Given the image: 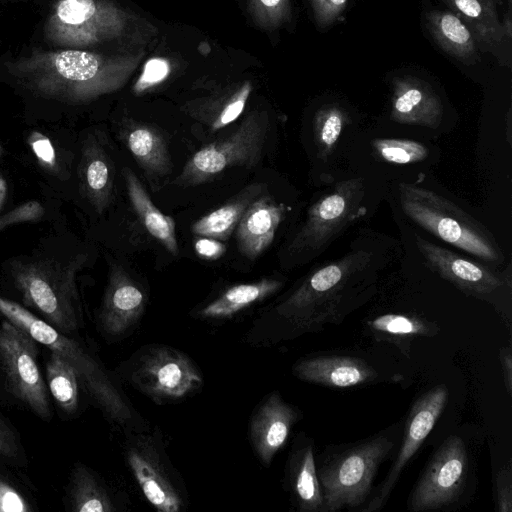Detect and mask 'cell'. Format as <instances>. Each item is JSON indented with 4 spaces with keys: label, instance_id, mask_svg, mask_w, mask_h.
<instances>
[{
    "label": "cell",
    "instance_id": "cell-17",
    "mask_svg": "<svg viewBox=\"0 0 512 512\" xmlns=\"http://www.w3.org/2000/svg\"><path fill=\"white\" fill-rule=\"evenodd\" d=\"M443 112L440 97L425 81L414 76L393 80L390 111L393 121L435 129L442 120Z\"/></svg>",
    "mask_w": 512,
    "mask_h": 512
},
{
    "label": "cell",
    "instance_id": "cell-35",
    "mask_svg": "<svg viewBox=\"0 0 512 512\" xmlns=\"http://www.w3.org/2000/svg\"><path fill=\"white\" fill-rule=\"evenodd\" d=\"M495 496L497 511L512 512V465L510 460L496 475Z\"/></svg>",
    "mask_w": 512,
    "mask_h": 512
},
{
    "label": "cell",
    "instance_id": "cell-27",
    "mask_svg": "<svg viewBox=\"0 0 512 512\" xmlns=\"http://www.w3.org/2000/svg\"><path fill=\"white\" fill-rule=\"evenodd\" d=\"M263 185L255 183L244 188L231 201L204 215L192 225V232L217 240H227L247 207L261 194Z\"/></svg>",
    "mask_w": 512,
    "mask_h": 512
},
{
    "label": "cell",
    "instance_id": "cell-39",
    "mask_svg": "<svg viewBox=\"0 0 512 512\" xmlns=\"http://www.w3.org/2000/svg\"><path fill=\"white\" fill-rule=\"evenodd\" d=\"M24 498L11 485L0 478V512H28Z\"/></svg>",
    "mask_w": 512,
    "mask_h": 512
},
{
    "label": "cell",
    "instance_id": "cell-11",
    "mask_svg": "<svg viewBox=\"0 0 512 512\" xmlns=\"http://www.w3.org/2000/svg\"><path fill=\"white\" fill-rule=\"evenodd\" d=\"M468 472L464 441L448 437L437 449L415 486L409 502L413 512L440 509L456 502Z\"/></svg>",
    "mask_w": 512,
    "mask_h": 512
},
{
    "label": "cell",
    "instance_id": "cell-34",
    "mask_svg": "<svg viewBox=\"0 0 512 512\" xmlns=\"http://www.w3.org/2000/svg\"><path fill=\"white\" fill-rule=\"evenodd\" d=\"M44 215V208L38 201H28L0 216V230L21 222L37 221Z\"/></svg>",
    "mask_w": 512,
    "mask_h": 512
},
{
    "label": "cell",
    "instance_id": "cell-25",
    "mask_svg": "<svg viewBox=\"0 0 512 512\" xmlns=\"http://www.w3.org/2000/svg\"><path fill=\"white\" fill-rule=\"evenodd\" d=\"M128 197L133 210L146 230L162 244L166 250L176 256L179 253L175 233V222L163 214L152 202L137 176L129 169L122 170Z\"/></svg>",
    "mask_w": 512,
    "mask_h": 512
},
{
    "label": "cell",
    "instance_id": "cell-15",
    "mask_svg": "<svg viewBox=\"0 0 512 512\" xmlns=\"http://www.w3.org/2000/svg\"><path fill=\"white\" fill-rule=\"evenodd\" d=\"M146 301L143 290L129 274L113 266L99 313L101 328L109 336H124L140 320Z\"/></svg>",
    "mask_w": 512,
    "mask_h": 512
},
{
    "label": "cell",
    "instance_id": "cell-33",
    "mask_svg": "<svg viewBox=\"0 0 512 512\" xmlns=\"http://www.w3.org/2000/svg\"><path fill=\"white\" fill-rule=\"evenodd\" d=\"M251 87L246 84L237 92L228 104L224 106L218 116L211 123L213 131L220 130L235 121L242 113Z\"/></svg>",
    "mask_w": 512,
    "mask_h": 512
},
{
    "label": "cell",
    "instance_id": "cell-41",
    "mask_svg": "<svg viewBox=\"0 0 512 512\" xmlns=\"http://www.w3.org/2000/svg\"><path fill=\"white\" fill-rule=\"evenodd\" d=\"M17 451L16 437L0 415V455L4 457H15Z\"/></svg>",
    "mask_w": 512,
    "mask_h": 512
},
{
    "label": "cell",
    "instance_id": "cell-29",
    "mask_svg": "<svg viewBox=\"0 0 512 512\" xmlns=\"http://www.w3.org/2000/svg\"><path fill=\"white\" fill-rule=\"evenodd\" d=\"M70 502L77 512H111L115 508L107 493L85 466L78 465L72 472Z\"/></svg>",
    "mask_w": 512,
    "mask_h": 512
},
{
    "label": "cell",
    "instance_id": "cell-37",
    "mask_svg": "<svg viewBox=\"0 0 512 512\" xmlns=\"http://www.w3.org/2000/svg\"><path fill=\"white\" fill-rule=\"evenodd\" d=\"M348 0H311L315 19L321 28H327L338 20L346 9Z\"/></svg>",
    "mask_w": 512,
    "mask_h": 512
},
{
    "label": "cell",
    "instance_id": "cell-6",
    "mask_svg": "<svg viewBox=\"0 0 512 512\" xmlns=\"http://www.w3.org/2000/svg\"><path fill=\"white\" fill-rule=\"evenodd\" d=\"M394 446L392 433H380L327 458L317 469L324 512L363 505L380 464Z\"/></svg>",
    "mask_w": 512,
    "mask_h": 512
},
{
    "label": "cell",
    "instance_id": "cell-22",
    "mask_svg": "<svg viewBox=\"0 0 512 512\" xmlns=\"http://www.w3.org/2000/svg\"><path fill=\"white\" fill-rule=\"evenodd\" d=\"M287 481L298 510L324 512V499L318 479L314 449L310 441H305L291 453Z\"/></svg>",
    "mask_w": 512,
    "mask_h": 512
},
{
    "label": "cell",
    "instance_id": "cell-40",
    "mask_svg": "<svg viewBox=\"0 0 512 512\" xmlns=\"http://www.w3.org/2000/svg\"><path fill=\"white\" fill-rule=\"evenodd\" d=\"M196 253L202 258L216 260L226 251V246L217 239L202 236L194 242Z\"/></svg>",
    "mask_w": 512,
    "mask_h": 512
},
{
    "label": "cell",
    "instance_id": "cell-46",
    "mask_svg": "<svg viewBox=\"0 0 512 512\" xmlns=\"http://www.w3.org/2000/svg\"><path fill=\"white\" fill-rule=\"evenodd\" d=\"M506 1L508 2L509 6H510L511 5V0H506Z\"/></svg>",
    "mask_w": 512,
    "mask_h": 512
},
{
    "label": "cell",
    "instance_id": "cell-2",
    "mask_svg": "<svg viewBox=\"0 0 512 512\" xmlns=\"http://www.w3.org/2000/svg\"><path fill=\"white\" fill-rule=\"evenodd\" d=\"M86 261L77 255L66 263L55 260L14 261L11 275L25 304L62 333L75 330L81 320L76 274Z\"/></svg>",
    "mask_w": 512,
    "mask_h": 512
},
{
    "label": "cell",
    "instance_id": "cell-13",
    "mask_svg": "<svg viewBox=\"0 0 512 512\" xmlns=\"http://www.w3.org/2000/svg\"><path fill=\"white\" fill-rule=\"evenodd\" d=\"M416 244L429 268L467 295L488 299L510 287V282L494 271L418 235Z\"/></svg>",
    "mask_w": 512,
    "mask_h": 512
},
{
    "label": "cell",
    "instance_id": "cell-31",
    "mask_svg": "<svg viewBox=\"0 0 512 512\" xmlns=\"http://www.w3.org/2000/svg\"><path fill=\"white\" fill-rule=\"evenodd\" d=\"M347 123L348 114L337 104L325 105L316 112L313 135L320 158L333 153Z\"/></svg>",
    "mask_w": 512,
    "mask_h": 512
},
{
    "label": "cell",
    "instance_id": "cell-44",
    "mask_svg": "<svg viewBox=\"0 0 512 512\" xmlns=\"http://www.w3.org/2000/svg\"><path fill=\"white\" fill-rule=\"evenodd\" d=\"M7 194V183L3 177L0 176V209L4 203Z\"/></svg>",
    "mask_w": 512,
    "mask_h": 512
},
{
    "label": "cell",
    "instance_id": "cell-21",
    "mask_svg": "<svg viewBox=\"0 0 512 512\" xmlns=\"http://www.w3.org/2000/svg\"><path fill=\"white\" fill-rule=\"evenodd\" d=\"M425 25L435 43L459 62L472 65L478 62V44L468 26L450 10H429Z\"/></svg>",
    "mask_w": 512,
    "mask_h": 512
},
{
    "label": "cell",
    "instance_id": "cell-20",
    "mask_svg": "<svg viewBox=\"0 0 512 512\" xmlns=\"http://www.w3.org/2000/svg\"><path fill=\"white\" fill-rule=\"evenodd\" d=\"M470 29L480 48L494 55L508 41L498 13L497 0H440Z\"/></svg>",
    "mask_w": 512,
    "mask_h": 512
},
{
    "label": "cell",
    "instance_id": "cell-38",
    "mask_svg": "<svg viewBox=\"0 0 512 512\" xmlns=\"http://www.w3.org/2000/svg\"><path fill=\"white\" fill-rule=\"evenodd\" d=\"M169 72L168 63L160 58L149 60L144 67L143 73L135 85V91L140 93L147 88L161 82Z\"/></svg>",
    "mask_w": 512,
    "mask_h": 512
},
{
    "label": "cell",
    "instance_id": "cell-1",
    "mask_svg": "<svg viewBox=\"0 0 512 512\" xmlns=\"http://www.w3.org/2000/svg\"><path fill=\"white\" fill-rule=\"evenodd\" d=\"M378 263L373 251H350L314 270L275 313L302 332L336 324L368 296L376 283Z\"/></svg>",
    "mask_w": 512,
    "mask_h": 512
},
{
    "label": "cell",
    "instance_id": "cell-18",
    "mask_svg": "<svg viewBox=\"0 0 512 512\" xmlns=\"http://www.w3.org/2000/svg\"><path fill=\"white\" fill-rule=\"evenodd\" d=\"M293 372L303 381L334 388L357 386L378 376L363 359L339 355L301 359L294 365Z\"/></svg>",
    "mask_w": 512,
    "mask_h": 512
},
{
    "label": "cell",
    "instance_id": "cell-7",
    "mask_svg": "<svg viewBox=\"0 0 512 512\" xmlns=\"http://www.w3.org/2000/svg\"><path fill=\"white\" fill-rule=\"evenodd\" d=\"M132 360L128 365V381L157 403L182 400L203 384L198 366L176 348L149 346L137 352Z\"/></svg>",
    "mask_w": 512,
    "mask_h": 512
},
{
    "label": "cell",
    "instance_id": "cell-5",
    "mask_svg": "<svg viewBox=\"0 0 512 512\" xmlns=\"http://www.w3.org/2000/svg\"><path fill=\"white\" fill-rule=\"evenodd\" d=\"M0 314L27 332L36 342L63 357L99 406L114 420L131 419L128 406L98 361L78 342L38 318L20 304L0 296Z\"/></svg>",
    "mask_w": 512,
    "mask_h": 512
},
{
    "label": "cell",
    "instance_id": "cell-10",
    "mask_svg": "<svg viewBox=\"0 0 512 512\" xmlns=\"http://www.w3.org/2000/svg\"><path fill=\"white\" fill-rule=\"evenodd\" d=\"M36 341L9 321L0 325V365L12 393L39 417L50 418L48 392L36 363Z\"/></svg>",
    "mask_w": 512,
    "mask_h": 512
},
{
    "label": "cell",
    "instance_id": "cell-47",
    "mask_svg": "<svg viewBox=\"0 0 512 512\" xmlns=\"http://www.w3.org/2000/svg\"><path fill=\"white\" fill-rule=\"evenodd\" d=\"M0 155H1V145H0Z\"/></svg>",
    "mask_w": 512,
    "mask_h": 512
},
{
    "label": "cell",
    "instance_id": "cell-30",
    "mask_svg": "<svg viewBox=\"0 0 512 512\" xmlns=\"http://www.w3.org/2000/svg\"><path fill=\"white\" fill-rule=\"evenodd\" d=\"M48 387L61 409L71 414L78 407V377L74 368L59 354L51 351L46 364Z\"/></svg>",
    "mask_w": 512,
    "mask_h": 512
},
{
    "label": "cell",
    "instance_id": "cell-36",
    "mask_svg": "<svg viewBox=\"0 0 512 512\" xmlns=\"http://www.w3.org/2000/svg\"><path fill=\"white\" fill-rule=\"evenodd\" d=\"M28 144L39 163L47 170L55 171L57 167L55 149L48 137L34 131L28 137Z\"/></svg>",
    "mask_w": 512,
    "mask_h": 512
},
{
    "label": "cell",
    "instance_id": "cell-9",
    "mask_svg": "<svg viewBox=\"0 0 512 512\" xmlns=\"http://www.w3.org/2000/svg\"><path fill=\"white\" fill-rule=\"evenodd\" d=\"M363 196L362 179L338 182L309 208L289 252L311 257L321 253L357 217Z\"/></svg>",
    "mask_w": 512,
    "mask_h": 512
},
{
    "label": "cell",
    "instance_id": "cell-23",
    "mask_svg": "<svg viewBox=\"0 0 512 512\" xmlns=\"http://www.w3.org/2000/svg\"><path fill=\"white\" fill-rule=\"evenodd\" d=\"M80 164L83 193L94 209L102 213L112 200L113 173L107 154L94 138L85 142Z\"/></svg>",
    "mask_w": 512,
    "mask_h": 512
},
{
    "label": "cell",
    "instance_id": "cell-19",
    "mask_svg": "<svg viewBox=\"0 0 512 512\" xmlns=\"http://www.w3.org/2000/svg\"><path fill=\"white\" fill-rule=\"evenodd\" d=\"M287 209L268 195H260L247 207L236 227L240 252L253 260L273 242Z\"/></svg>",
    "mask_w": 512,
    "mask_h": 512
},
{
    "label": "cell",
    "instance_id": "cell-12",
    "mask_svg": "<svg viewBox=\"0 0 512 512\" xmlns=\"http://www.w3.org/2000/svg\"><path fill=\"white\" fill-rule=\"evenodd\" d=\"M448 391L438 385L422 394L414 402L406 422L403 441L387 476L373 497L361 509L364 512L380 510L387 502L406 464L418 451L439 419L447 402Z\"/></svg>",
    "mask_w": 512,
    "mask_h": 512
},
{
    "label": "cell",
    "instance_id": "cell-14",
    "mask_svg": "<svg viewBox=\"0 0 512 512\" xmlns=\"http://www.w3.org/2000/svg\"><path fill=\"white\" fill-rule=\"evenodd\" d=\"M126 459L143 495L156 510L179 512L183 509L184 495L151 440L137 439L130 443Z\"/></svg>",
    "mask_w": 512,
    "mask_h": 512
},
{
    "label": "cell",
    "instance_id": "cell-8",
    "mask_svg": "<svg viewBox=\"0 0 512 512\" xmlns=\"http://www.w3.org/2000/svg\"><path fill=\"white\" fill-rule=\"evenodd\" d=\"M268 127L265 117L250 115L231 134L198 150L186 162L175 183L199 185L230 167H254L261 158Z\"/></svg>",
    "mask_w": 512,
    "mask_h": 512
},
{
    "label": "cell",
    "instance_id": "cell-32",
    "mask_svg": "<svg viewBox=\"0 0 512 512\" xmlns=\"http://www.w3.org/2000/svg\"><path fill=\"white\" fill-rule=\"evenodd\" d=\"M372 145L381 159L392 164H413L428 156L425 145L410 139L378 138Z\"/></svg>",
    "mask_w": 512,
    "mask_h": 512
},
{
    "label": "cell",
    "instance_id": "cell-43",
    "mask_svg": "<svg viewBox=\"0 0 512 512\" xmlns=\"http://www.w3.org/2000/svg\"><path fill=\"white\" fill-rule=\"evenodd\" d=\"M503 32L507 40H511L512 37V19H511V13L508 11L503 18V21L501 22Z\"/></svg>",
    "mask_w": 512,
    "mask_h": 512
},
{
    "label": "cell",
    "instance_id": "cell-4",
    "mask_svg": "<svg viewBox=\"0 0 512 512\" xmlns=\"http://www.w3.org/2000/svg\"><path fill=\"white\" fill-rule=\"evenodd\" d=\"M100 66L99 57L87 51H34L13 63L10 72L38 95L74 103L100 91Z\"/></svg>",
    "mask_w": 512,
    "mask_h": 512
},
{
    "label": "cell",
    "instance_id": "cell-3",
    "mask_svg": "<svg viewBox=\"0 0 512 512\" xmlns=\"http://www.w3.org/2000/svg\"><path fill=\"white\" fill-rule=\"evenodd\" d=\"M404 214L434 236L484 261L501 263L502 252L489 230L436 192L400 183Z\"/></svg>",
    "mask_w": 512,
    "mask_h": 512
},
{
    "label": "cell",
    "instance_id": "cell-24",
    "mask_svg": "<svg viewBox=\"0 0 512 512\" xmlns=\"http://www.w3.org/2000/svg\"><path fill=\"white\" fill-rule=\"evenodd\" d=\"M120 137L126 147L151 176H164L171 168L166 141L156 128L131 122L120 130Z\"/></svg>",
    "mask_w": 512,
    "mask_h": 512
},
{
    "label": "cell",
    "instance_id": "cell-26",
    "mask_svg": "<svg viewBox=\"0 0 512 512\" xmlns=\"http://www.w3.org/2000/svg\"><path fill=\"white\" fill-rule=\"evenodd\" d=\"M283 283L275 279H261L252 283L234 285L202 307L198 317L205 320H226L276 293Z\"/></svg>",
    "mask_w": 512,
    "mask_h": 512
},
{
    "label": "cell",
    "instance_id": "cell-28",
    "mask_svg": "<svg viewBox=\"0 0 512 512\" xmlns=\"http://www.w3.org/2000/svg\"><path fill=\"white\" fill-rule=\"evenodd\" d=\"M367 325L375 338L395 344L406 356L416 337H431L439 330L436 324L418 317L391 313L377 316Z\"/></svg>",
    "mask_w": 512,
    "mask_h": 512
},
{
    "label": "cell",
    "instance_id": "cell-42",
    "mask_svg": "<svg viewBox=\"0 0 512 512\" xmlns=\"http://www.w3.org/2000/svg\"><path fill=\"white\" fill-rule=\"evenodd\" d=\"M499 359L503 371L504 384L506 391L509 395L512 392V352L511 347L506 346L501 348L499 353Z\"/></svg>",
    "mask_w": 512,
    "mask_h": 512
},
{
    "label": "cell",
    "instance_id": "cell-45",
    "mask_svg": "<svg viewBox=\"0 0 512 512\" xmlns=\"http://www.w3.org/2000/svg\"><path fill=\"white\" fill-rule=\"evenodd\" d=\"M283 0H261L267 7H277Z\"/></svg>",
    "mask_w": 512,
    "mask_h": 512
},
{
    "label": "cell",
    "instance_id": "cell-16",
    "mask_svg": "<svg viewBox=\"0 0 512 512\" xmlns=\"http://www.w3.org/2000/svg\"><path fill=\"white\" fill-rule=\"evenodd\" d=\"M299 418L298 410L274 391L254 411L249 434L259 460L269 466L276 453L285 445L293 425Z\"/></svg>",
    "mask_w": 512,
    "mask_h": 512
}]
</instances>
